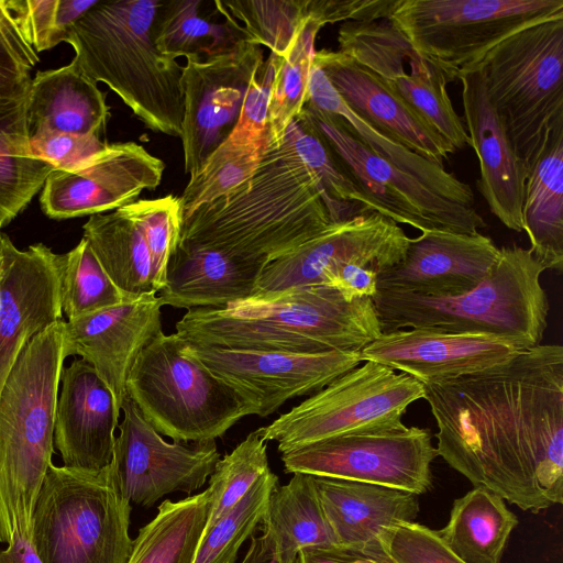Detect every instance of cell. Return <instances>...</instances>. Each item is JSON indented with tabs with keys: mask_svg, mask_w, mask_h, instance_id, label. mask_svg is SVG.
<instances>
[{
	"mask_svg": "<svg viewBox=\"0 0 563 563\" xmlns=\"http://www.w3.org/2000/svg\"><path fill=\"white\" fill-rule=\"evenodd\" d=\"M131 505L112 464L101 470L49 465L32 516L42 563H128Z\"/></svg>",
	"mask_w": 563,
	"mask_h": 563,
	"instance_id": "52a82bcc",
	"label": "cell"
},
{
	"mask_svg": "<svg viewBox=\"0 0 563 563\" xmlns=\"http://www.w3.org/2000/svg\"><path fill=\"white\" fill-rule=\"evenodd\" d=\"M82 230V238L126 299L157 294L145 240L123 207L90 216Z\"/></svg>",
	"mask_w": 563,
	"mask_h": 563,
	"instance_id": "e575fe53",
	"label": "cell"
},
{
	"mask_svg": "<svg viewBox=\"0 0 563 563\" xmlns=\"http://www.w3.org/2000/svg\"><path fill=\"white\" fill-rule=\"evenodd\" d=\"M175 328L200 345L302 354L361 351L382 333L371 297L347 298L325 285L189 309Z\"/></svg>",
	"mask_w": 563,
	"mask_h": 563,
	"instance_id": "3957f363",
	"label": "cell"
},
{
	"mask_svg": "<svg viewBox=\"0 0 563 563\" xmlns=\"http://www.w3.org/2000/svg\"><path fill=\"white\" fill-rule=\"evenodd\" d=\"M563 16V0H397L387 21L448 80L481 69L499 43Z\"/></svg>",
	"mask_w": 563,
	"mask_h": 563,
	"instance_id": "30bf717a",
	"label": "cell"
},
{
	"mask_svg": "<svg viewBox=\"0 0 563 563\" xmlns=\"http://www.w3.org/2000/svg\"><path fill=\"white\" fill-rule=\"evenodd\" d=\"M63 324L25 345L0 394V542L32 538V516L54 453Z\"/></svg>",
	"mask_w": 563,
	"mask_h": 563,
	"instance_id": "5b68a950",
	"label": "cell"
},
{
	"mask_svg": "<svg viewBox=\"0 0 563 563\" xmlns=\"http://www.w3.org/2000/svg\"><path fill=\"white\" fill-rule=\"evenodd\" d=\"M108 145L99 134L38 132L30 135L32 153L55 170L69 169L102 151Z\"/></svg>",
	"mask_w": 563,
	"mask_h": 563,
	"instance_id": "c3c4849f",
	"label": "cell"
},
{
	"mask_svg": "<svg viewBox=\"0 0 563 563\" xmlns=\"http://www.w3.org/2000/svg\"><path fill=\"white\" fill-rule=\"evenodd\" d=\"M429 429L418 427L329 438L282 453L286 473L384 485L416 495L432 487L438 456Z\"/></svg>",
	"mask_w": 563,
	"mask_h": 563,
	"instance_id": "4fadbf2b",
	"label": "cell"
},
{
	"mask_svg": "<svg viewBox=\"0 0 563 563\" xmlns=\"http://www.w3.org/2000/svg\"><path fill=\"white\" fill-rule=\"evenodd\" d=\"M54 445L68 467L101 470L113 456L120 413L95 368L82 358L63 367Z\"/></svg>",
	"mask_w": 563,
	"mask_h": 563,
	"instance_id": "d4e9b609",
	"label": "cell"
},
{
	"mask_svg": "<svg viewBox=\"0 0 563 563\" xmlns=\"http://www.w3.org/2000/svg\"><path fill=\"white\" fill-rule=\"evenodd\" d=\"M544 271L529 249L504 246L486 278L462 295L377 289L372 299L382 332L423 328L492 333L532 349L541 344L548 325L550 306L540 280Z\"/></svg>",
	"mask_w": 563,
	"mask_h": 563,
	"instance_id": "8992f818",
	"label": "cell"
},
{
	"mask_svg": "<svg viewBox=\"0 0 563 563\" xmlns=\"http://www.w3.org/2000/svg\"><path fill=\"white\" fill-rule=\"evenodd\" d=\"M2 227H4V224L0 221V238H1V234H2V232H1Z\"/></svg>",
	"mask_w": 563,
	"mask_h": 563,
	"instance_id": "6f0895ef",
	"label": "cell"
},
{
	"mask_svg": "<svg viewBox=\"0 0 563 563\" xmlns=\"http://www.w3.org/2000/svg\"><path fill=\"white\" fill-rule=\"evenodd\" d=\"M214 5L238 24L246 40L277 56H284L309 20L307 0H217Z\"/></svg>",
	"mask_w": 563,
	"mask_h": 563,
	"instance_id": "ab89813d",
	"label": "cell"
},
{
	"mask_svg": "<svg viewBox=\"0 0 563 563\" xmlns=\"http://www.w3.org/2000/svg\"><path fill=\"white\" fill-rule=\"evenodd\" d=\"M459 80L464 125L479 163L477 189L490 212L506 228L522 232L528 167L516 152L489 100L482 70L464 75Z\"/></svg>",
	"mask_w": 563,
	"mask_h": 563,
	"instance_id": "cb8c5ba5",
	"label": "cell"
},
{
	"mask_svg": "<svg viewBox=\"0 0 563 563\" xmlns=\"http://www.w3.org/2000/svg\"><path fill=\"white\" fill-rule=\"evenodd\" d=\"M121 411L111 464L130 503L150 507L167 494L203 486L220 460L216 440L166 442L128 395Z\"/></svg>",
	"mask_w": 563,
	"mask_h": 563,
	"instance_id": "e0dca14e",
	"label": "cell"
},
{
	"mask_svg": "<svg viewBox=\"0 0 563 563\" xmlns=\"http://www.w3.org/2000/svg\"><path fill=\"white\" fill-rule=\"evenodd\" d=\"M30 135L60 132L103 134L110 118L106 92L73 60L63 67L40 70L26 93Z\"/></svg>",
	"mask_w": 563,
	"mask_h": 563,
	"instance_id": "f1b7e54d",
	"label": "cell"
},
{
	"mask_svg": "<svg viewBox=\"0 0 563 563\" xmlns=\"http://www.w3.org/2000/svg\"><path fill=\"white\" fill-rule=\"evenodd\" d=\"M518 523L517 516L499 495L484 486H474L453 501L448 523L437 533L465 563H500Z\"/></svg>",
	"mask_w": 563,
	"mask_h": 563,
	"instance_id": "1f68e13d",
	"label": "cell"
},
{
	"mask_svg": "<svg viewBox=\"0 0 563 563\" xmlns=\"http://www.w3.org/2000/svg\"><path fill=\"white\" fill-rule=\"evenodd\" d=\"M321 27L320 23L307 20L288 51L279 56L268 109V130L273 144L282 143L287 128L303 109L316 53L314 42Z\"/></svg>",
	"mask_w": 563,
	"mask_h": 563,
	"instance_id": "74e56055",
	"label": "cell"
},
{
	"mask_svg": "<svg viewBox=\"0 0 563 563\" xmlns=\"http://www.w3.org/2000/svg\"><path fill=\"white\" fill-rule=\"evenodd\" d=\"M26 93L0 97V221L4 225L29 206L55 170L31 151Z\"/></svg>",
	"mask_w": 563,
	"mask_h": 563,
	"instance_id": "836d02e7",
	"label": "cell"
},
{
	"mask_svg": "<svg viewBox=\"0 0 563 563\" xmlns=\"http://www.w3.org/2000/svg\"><path fill=\"white\" fill-rule=\"evenodd\" d=\"M187 349L246 398L260 417L274 413L292 398L321 390L362 362L360 351L302 354L220 349L190 342Z\"/></svg>",
	"mask_w": 563,
	"mask_h": 563,
	"instance_id": "ac0fdd59",
	"label": "cell"
},
{
	"mask_svg": "<svg viewBox=\"0 0 563 563\" xmlns=\"http://www.w3.org/2000/svg\"><path fill=\"white\" fill-rule=\"evenodd\" d=\"M272 471L267 444L253 431L230 453L220 459L210 475V512L206 529H210L230 511L267 472Z\"/></svg>",
	"mask_w": 563,
	"mask_h": 563,
	"instance_id": "7bdbcfd3",
	"label": "cell"
},
{
	"mask_svg": "<svg viewBox=\"0 0 563 563\" xmlns=\"http://www.w3.org/2000/svg\"><path fill=\"white\" fill-rule=\"evenodd\" d=\"M0 563H42L29 538H14L3 550H0Z\"/></svg>",
	"mask_w": 563,
	"mask_h": 563,
	"instance_id": "9f6ffc18",
	"label": "cell"
},
{
	"mask_svg": "<svg viewBox=\"0 0 563 563\" xmlns=\"http://www.w3.org/2000/svg\"><path fill=\"white\" fill-rule=\"evenodd\" d=\"M481 70L489 100L529 167L549 131L563 123V16L507 37Z\"/></svg>",
	"mask_w": 563,
	"mask_h": 563,
	"instance_id": "9c48e42d",
	"label": "cell"
},
{
	"mask_svg": "<svg viewBox=\"0 0 563 563\" xmlns=\"http://www.w3.org/2000/svg\"><path fill=\"white\" fill-rule=\"evenodd\" d=\"M269 145L235 147L220 144L201 167L190 175L179 201L183 221L199 207L247 183L255 174Z\"/></svg>",
	"mask_w": 563,
	"mask_h": 563,
	"instance_id": "60d3db41",
	"label": "cell"
},
{
	"mask_svg": "<svg viewBox=\"0 0 563 563\" xmlns=\"http://www.w3.org/2000/svg\"><path fill=\"white\" fill-rule=\"evenodd\" d=\"M241 563H284L275 540L267 533L252 536L250 547Z\"/></svg>",
	"mask_w": 563,
	"mask_h": 563,
	"instance_id": "11a10c76",
	"label": "cell"
},
{
	"mask_svg": "<svg viewBox=\"0 0 563 563\" xmlns=\"http://www.w3.org/2000/svg\"><path fill=\"white\" fill-rule=\"evenodd\" d=\"M162 307L152 292L64 321V360L78 355L89 363L110 389L119 413L136 357L163 331Z\"/></svg>",
	"mask_w": 563,
	"mask_h": 563,
	"instance_id": "7402d4cb",
	"label": "cell"
},
{
	"mask_svg": "<svg viewBox=\"0 0 563 563\" xmlns=\"http://www.w3.org/2000/svg\"><path fill=\"white\" fill-rule=\"evenodd\" d=\"M527 350L521 343L492 333L402 329L382 332L360 351L372 361L434 385L483 371Z\"/></svg>",
	"mask_w": 563,
	"mask_h": 563,
	"instance_id": "44dd1931",
	"label": "cell"
},
{
	"mask_svg": "<svg viewBox=\"0 0 563 563\" xmlns=\"http://www.w3.org/2000/svg\"><path fill=\"white\" fill-rule=\"evenodd\" d=\"M64 320L56 254L36 243L18 249L0 238V394L25 345Z\"/></svg>",
	"mask_w": 563,
	"mask_h": 563,
	"instance_id": "ffe728a7",
	"label": "cell"
},
{
	"mask_svg": "<svg viewBox=\"0 0 563 563\" xmlns=\"http://www.w3.org/2000/svg\"><path fill=\"white\" fill-rule=\"evenodd\" d=\"M0 41L10 45L33 63L37 64L40 60L37 53L24 40L20 29L18 27V24L8 8L7 0H0Z\"/></svg>",
	"mask_w": 563,
	"mask_h": 563,
	"instance_id": "db71d44e",
	"label": "cell"
},
{
	"mask_svg": "<svg viewBox=\"0 0 563 563\" xmlns=\"http://www.w3.org/2000/svg\"><path fill=\"white\" fill-rule=\"evenodd\" d=\"M268 263L178 242L158 297L174 308L222 309L250 298Z\"/></svg>",
	"mask_w": 563,
	"mask_h": 563,
	"instance_id": "4316f807",
	"label": "cell"
},
{
	"mask_svg": "<svg viewBox=\"0 0 563 563\" xmlns=\"http://www.w3.org/2000/svg\"><path fill=\"white\" fill-rule=\"evenodd\" d=\"M200 0L162 2L154 22V43L165 56L207 58L244 37L229 16L214 23L200 15Z\"/></svg>",
	"mask_w": 563,
	"mask_h": 563,
	"instance_id": "8d00e7d4",
	"label": "cell"
},
{
	"mask_svg": "<svg viewBox=\"0 0 563 563\" xmlns=\"http://www.w3.org/2000/svg\"><path fill=\"white\" fill-rule=\"evenodd\" d=\"M500 254L479 233L422 232L410 239L402 260L377 274V289L454 297L476 287Z\"/></svg>",
	"mask_w": 563,
	"mask_h": 563,
	"instance_id": "603a6c76",
	"label": "cell"
},
{
	"mask_svg": "<svg viewBox=\"0 0 563 563\" xmlns=\"http://www.w3.org/2000/svg\"><path fill=\"white\" fill-rule=\"evenodd\" d=\"M260 527L275 540L284 563H294L303 549L338 545L309 474L294 473L272 490Z\"/></svg>",
	"mask_w": 563,
	"mask_h": 563,
	"instance_id": "d6a6232c",
	"label": "cell"
},
{
	"mask_svg": "<svg viewBox=\"0 0 563 563\" xmlns=\"http://www.w3.org/2000/svg\"><path fill=\"white\" fill-rule=\"evenodd\" d=\"M423 399L438 426V455L474 486L523 511L563 503L561 345L427 385Z\"/></svg>",
	"mask_w": 563,
	"mask_h": 563,
	"instance_id": "6da1fadb",
	"label": "cell"
},
{
	"mask_svg": "<svg viewBox=\"0 0 563 563\" xmlns=\"http://www.w3.org/2000/svg\"><path fill=\"white\" fill-rule=\"evenodd\" d=\"M530 252L544 269L563 267V123L552 128L528 167L522 205Z\"/></svg>",
	"mask_w": 563,
	"mask_h": 563,
	"instance_id": "4dcf8cb0",
	"label": "cell"
},
{
	"mask_svg": "<svg viewBox=\"0 0 563 563\" xmlns=\"http://www.w3.org/2000/svg\"><path fill=\"white\" fill-rule=\"evenodd\" d=\"M300 115L325 141L369 201L373 212L421 232L472 234L486 227L475 208L446 199L418 178L374 154L334 117L306 106Z\"/></svg>",
	"mask_w": 563,
	"mask_h": 563,
	"instance_id": "7c38bea8",
	"label": "cell"
},
{
	"mask_svg": "<svg viewBox=\"0 0 563 563\" xmlns=\"http://www.w3.org/2000/svg\"><path fill=\"white\" fill-rule=\"evenodd\" d=\"M36 64L0 41V97H10L27 90L31 70Z\"/></svg>",
	"mask_w": 563,
	"mask_h": 563,
	"instance_id": "816d5d0a",
	"label": "cell"
},
{
	"mask_svg": "<svg viewBox=\"0 0 563 563\" xmlns=\"http://www.w3.org/2000/svg\"><path fill=\"white\" fill-rule=\"evenodd\" d=\"M279 56L271 53L253 75L239 119L221 143L227 146L253 147L271 145L268 109Z\"/></svg>",
	"mask_w": 563,
	"mask_h": 563,
	"instance_id": "bcb514c9",
	"label": "cell"
},
{
	"mask_svg": "<svg viewBox=\"0 0 563 563\" xmlns=\"http://www.w3.org/2000/svg\"><path fill=\"white\" fill-rule=\"evenodd\" d=\"M380 543L398 563H465L441 541L437 530L416 521L387 529Z\"/></svg>",
	"mask_w": 563,
	"mask_h": 563,
	"instance_id": "7dc6e473",
	"label": "cell"
},
{
	"mask_svg": "<svg viewBox=\"0 0 563 563\" xmlns=\"http://www.w3.org/2000/svg\"><path fill=\"white\" fill-rule=\"evenodd\" d=\"M305 106L334 117L354 139L371 152L418 178L441 196L462 206L474 208L475 198L470 185L446 172L443 165L410 151L356 115L314 62H312L309 75Z\"/></svg>",
	"mask_w": 563,
	"mask_h": 563,
	"instance_id": "f546056e",
	"label": "cell"
},
{
	"mask_svg": "<svg viewBox=\"0 0 563 563\" xmlns=\"http://www.w3.org/2000/svg\"><path fill=\"white\" fill-rule=\"evenodd\" d=\"M422 398L420 382L366 361L255 431L283 453L333 437L400 428L407 408Z\"/></svg>",
	"mask_w": 563,
	"mask_h": 563,
	"instance_id": "8fae6325",
	"label": "cell"
},
{
	"mask_svg": "<svg viewBox=\"0 0 563 563\" xmlns=\"http://www.w3.org/2000/svg\"><path fill=\"white\" fill-rule=\"evenodd\" d=\"M294 563H398L384 549L347 548L333 545L328 548H308L301 550Z\"/></svg>",
	"mask_w": 563,
	"mask_h": 563,
	"instance_id": "f907efd6",
	"label": "cell"
},
{
	"mask_svg": "<svg viewBox=\"0 0 563 563\" xmlns=\"http://www.w3.org/2000/svg\"><path fill=\"white\" fill-rule=\"evenodd\" d=\"M210 506L208 489L177 501L164 500L133 539L128 563H192Z\"/></svg>",
	"mask_w": 563,
	"mask_h": 563,
	"instance_id": "d590c367",
	"label": "cell"
},
{
	"mask_svg": "<svg viewBox=\"0 0 563 563\" xmlns=\"http://www.w3.org/2000/svg\"><path fill=\"white\" fill-rule=\"evenodd\" d=\"M263 53L262 46L242 37L220 54L186 58L180 133L185 173L197 172L231 133Z\"/></svg>",
	"mask_w": 563,
	"mask_h": 563,
	"instance_id": "2e32d148",
	"label": "cell"
},
{
	"mask_svg": "<svg viewBox=\"0 0 563 563\" xmlns=\"http://www.w3.org/2000/svg\"><path fill=\"white\" fill-rule=\"evenodd\" d=\"M317 493L338 545L383 547V533L400 522H413L419 495L394 487L314 476Z\"/></svg>",
	"mask_w": 563,
	"mask_h": 563,
	"instance_id": "83f0119b",
	"label": "cell"
},
{
	"mask_svg": "<svg viewBox=\"0 0 563 563\" xmlns=\"http://www.w3.org/2000/svg\"><path fill=\"white\" fill-rule=\"evenodd\" d=\"M409 241L399 224L377 212L331 223L318 235L271 261L251 297L327 286L330 276L346 264L368 267L378 274L402 260Z\"/></svg>",
	"mask_w": 563,
	"mask_h": 563,
	"instance_id": "9a60e30c",
	"label": "cell"
},
{
	"mask_svg": "<svg viewBox=\"0 0 563 563\" xmlns=\"http://www.w3.org/2000/svg\"><path fill=\"white\" fill-rule=\"evenodd\" d=\"M123 209L143 234L158 292L165 284L168 262L180 236L183 212L179 197L167 195L156 199H139L123 206Z\"/></svg>",
	"mask_w": 563,
	"mask_h": 563,
	"instance_id": "f6af8a7d",
	"label": "cell"
},
{
	"mask_svg": "<svg viewBox=\"0 0 563 563\" xmlns=\"http://www.w3.org/2000/svg\"><path fill=\"white\" fill-rule=\"evenodd\" d=\"M397 0H307L308 19L322 26L336 22L387 20Z\"/></svg>",
	"mask_w": 563,
	"mask_h": 563,
	"instance_id": "681fc988",
	"label": "cell"
},
{
	"mask_svg": "<svg viewBox=\"0 0 563 563\" xmlns=\"http://www.w3.org/2000/svg\"><path fill=\"white\" fill-rule=\"evenodd\" d=\"M163 1H101L70 30L66 43L93 81L106 84L150 130L180 137L184 66L154 43Z\"/></svg>",
	"mask_w": 563,
	"mask_h": 563,
	"instance_id": "277c9868",
	"label": "cell"
},
{
	"mask_svg": "<svg viewBox=\"0 0 563 563\" xmlns=\"http://www.w3.org/2000/svg\"><path fill=\"white\" fill-rule=\"evenodd\" d=\"M336 40L339 52L372 71L455 152L470 145L464 122L448 92L446 76L387 20L344 22Z\"/></svg>",
	"mask_w": 563,
	"mask_h": 563,
	"instance_id": "5bb4252c",
	"label": "cell"
},
{
	"mask_svg": "<svg viewBox=\"0 0 563 563\" xmlns=\"http://www.w3.org/2000/svg\"><path fill=\"white\" fill-rule=\"evenodd\" d=\"M99 0H7L24 40L36 53L66 42L74 25Z\"/></svg>",
	"mask_w": 563,
	"mask_h": 563,
	"instance_id": "ee69618b",
	"label": "cell"
},
{
	"mask_svg": "<svg viewBox=\"0 0 563 563\" xmlns=\"http://www.w3.org/2000/svg\"><path fill=\"white\" fill-rule=\"evenodd\" d=\"M62 312L76 319L126 299L110 279L88 242H80L65 254H56Z\"/></svg>",
	"mask_w": 563,
	"mask_h": 563,
	"instance_id": "f35d334b",
	"label": "cell"
},
{
	"mask_svg": "<svg viewBox=\"0 0 563 563\" xmlns=\"http://www.w3.org/2000/svg\"><path fill=\"white\" fill-rule=\"evenodd\" d=\"M165 164L135 142L108 144L69 169L53 170L40 196L43 212L63 220L106 213L162 181Z\"/></svg>",
	"mask_w": 563,
	"mask_h": 563,
	"instance_id": "d6986e66",
	"label": "cell"
},
{
	"mask_svg": "<svg viewBox=\"0 0 563 563\" xmlns=\"http://www.w3.org/2000/svg\"><path fill=\"white\" fill-rule=\"evenodd\" d=\"M126 395L158 433L175 442L216 440L242 418L256 415L176 332L162 331L142 350L129 373Z\"/></svg>",
	"mask_w": 563,
	"mask_h": 563,
	"instance_id": "ba28073f",
	"label": "cell"
},
{
	"mask_svg": "<svg viewBox=\"0 0 563 563\" xmlns=\"http://www.w3.org/2000/svg\"><path fill=\"white\" fill-rule=\"evenodd\" d=\"M277 485L278 477L272 471L264 474L229 512L205 530L192 563H235L240 548L260 527Z\"/></svg>",
	"mask_w": 563,
	"mask_h": 563,
	"instance_id": "b9f144b4",
	"label": "cell"
},
{
	"mask_svg": "<svg viewBox=\"0 0 563 563\" xmlns=\"http://www.w3.org/2000/svg\"><path fill=\"white\" fill-rule=\"evenodd\" d=\"M327 286L338 289L347 298H373L377 291V273L368 267L346 264L330 276Z\"/></svg>",
	"mask_w": 563,
	"mask_h": 563,
	"instance_id": "f5cc1de1",
	"label": "cell"
},
{
	"mask_svg": "<svg viewBox=\"0 0 563 563\" xmlns=\"http://www.w3.org/2000/svg\"><path fill=\"white\" fill-rule=\"evenodd\" d=\"M313 62L346 106L380 132L440 165L455 153L428 122L347 55L321 49L316 51Z\"/></svg>",
	"mask_w": 563,
	"mask_h": 563,
	"instance_id": "484cf974",
	"label": "cell"
},
{
	"mask_svg": "<svg viewBox=\"0 0 563 563\" xmlns=\"http://www.w3.org/2000/svg\"><path fill=\"white\" fill-rule=\"evenodd\" d=\"M336 222L320 177L286 130L247 183L183 221L178 242L271 262Z\"/></svg>",
	"mask_w": 563,
	"mask_h": 563,
	"instance_id": "7a4b0ae2",
	"label": "cell"
}]
</instances>
